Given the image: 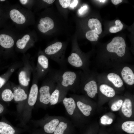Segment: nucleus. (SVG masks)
Returning <instances> with one entry per match:
<instances>
[{
	"label": "nucleus",
	"instance_id": "f3484780",
	"mask_svg": "<svg viewBox=\"0 0 134 134\" xmlns=\"http://www.w3.org/2000/svg\"><path fill=\"white\" fill-rule=\"evenodd\" d=\"M70 55L68 56L67 62L72 66L77 68L82 67L84 65V62L81 57L74 50Z\"/></svg>",
	"mask_w": 134,
	"mask_h": 134
},
{
	"label": "nucleus",
	"instance_id": "aec40b11",
	"mask_svg": "<svg viewBox=\"0 0 134 134\" xmlns=\"http://www.w3.org/2000/svg\"><path fill=\"white\" fill-rule=\"evenodd\" d=\"M9 15L12 20L17 24H23L26 21L25 16L17 9H12L10 11Z\"/></svg>",
	"mask_w": 134,
	"mask_h": 134
},
{
	"label": "nucleus",
	"instance_id": "f03ea898",
	"mask_svg": "<svg viewBox=\"0 0 134 134\" xmlns=\"http://www.w3.org/2000/svg\"><path fill=\"white\" fill-rule=\"evenodd\" d=\"M38 79L35 74H34L32 85L29 92L28 99L20 117V126H26L32 117V110L37 101L38 91L37 84Z\"/></svg>",
	"mask_w": 134,
	"mask_h": 134
},
{
	"label": "nucleus",
	"instance_id": "7c9ffc66",
	"mask_svg": "<svg viewBox=\"0 0 134 134\" xmlns=\"http://www.w3.org/2000/svg\"><path fill=\"white\" fill-rule=\"evenodd\" d=\"M123 103V101L120 99L114 103L112 105L111 108V110L114 111L118 110L121 108Z\"/></svg>",
	"mask_w": 134,
	"mask_h": 134
},
{
	"label": "nucleus",
	"instance_id": "72a5a7b5",
	"mask_svg": "<svg viewBox=\"0 0 134 134\" xmlns=\"http://www.w3.org/2000/svg\"><path fill=\"white\" fill-rule=\"evenodd\" d=\"M4 13L2 7L0 5V27L3 24V22Z\"/></svg>",
	"mask_w": 134,
	"mask_h": 134
},
{
	"label": "nucleus",
	"instance_id": "2eb2a0df",
	"mask_svg": "<svg viewBox=\"0 0 134 134\" xmlns=\"http://www.w3.org/2000/svg\"><path fill=\"white\" fill-rule=\"evenodd\" d=\"M22 131V130L14 127L11 124L0 122V134H20Z\"/></svg>",
	"mask_w": 134,
	"mask_h": 134
},
{
	"label": "nucleus",
	"instance_id": "9d476101",
	"mask_svg": "<svg viewBox=\"0 0 134 134\" xmlns=\"http://www.w3.org/2000/svg\"><path fill=\"white\" fill-rule=\"evenodd\" d=\"M62 102L67 113L71 118L73 123L76 119L78 109L74 99L71 97L68 98L66 97Z\"/></svg>",
	"mask_w": 134,
	"mask_h": 134
},
{
	"label": "nucleus",
	"instance_id": "4468645a",
	"mask_svg": "<svg viewBox=\"0 0 134 134\" xmlns=\"http://www.w3.org/2000/svg\"><path fill=\"white\" fill-rule=\"evenodd\" d=\"M0 89L1 99L6 102H11L13 100V94L10 82L9 81Z\"/></svg>",
	"mask_w": 134,
	"mask_h": 134
},
{
	"label": "nucleus",
	"instance_id": "f704fd0d",
	"mask_svg": "<svg viewBox=\"0 0 134 134\" xmlns=\"http://www.w3.org/2000/svg\"><path fill=\"white\" fill-rule=\"evenodd\" d=\"M31 134H46L41 128L36 129Z\"/></svg>",
	"mask_w": 134,
	"mask_h": 134
},
{
	"label": "nucleus",
	"instance_id": "9b49d317",
	"mask_svg": "<svg viewBox=\"0 0 134 134\" xmlns=\"http://www.w3.org/2000/svg\"><path fill=\"white\" fill-rule=\"evenodd\" d=\"M73 124L64 117L60 121L52 134H73Z\"/></svg>",
	"mask_w": 134,
	"mask_h": 134
},
{
	"label": "nucleus",
	"instance_id": "ea45409f",
	"mask_svg": "<svg viewBox=\"0 0 134 134\" xmlns=\"http://www.w3.org/2000/svg\"><path fill=\"white\" fill-rule=\"evenodd\" d=\"M43 1L48 4H51L53 3L55 0H43Z\"/></svg>",
	"mask_w": 134,
	"mask_h": 134
},
{
	"label": "nucleus",
	"instance_id": "473e14b6",
	"mask_svg": "<svg viewBox=\"0 0 134 134\" xmlns=\"http://www.w3.org/2000/svg\"><path fill=\"white\" fill-rule=\"evenodd\" d=\"M59 2L62 7L64 8L68 7L69 6L71 0H59Z\"/></svg>",
	"mask_w": 134,
	"mask_h": 134
},
{
	"label": "nucleus",
	"instance_id": "393cba45",
	"mask_svg": "<svg viewBox=\"0 0 134 134\" xmlns=\"http://www.w3.org/2000/svg\"><path fill=\"white\" fill-rule=\"evenodd\" d=\"M16 67L15 66L10 67L5 72L0 75V89L9 81V78L14 71Z\"/></svg>",
	"mask_w": 134,
	"mask_h": 134
},
{
	"label": "nucleus",
	"instance_id": "79ce46f5",
	"mask_svg": "<svg viewBox=\"0 0 134 134\" xmlns=\"http://www.w3.org/2000/svg\"><path fill=\"white\" fill-rule=\"evenodd\" d=\"M98 1H100V2H104L105 1H106V0H98Z\"/></svg>",
	"mask_w": 134,
	"mask_h": 134
},
{
	"label": "nucleus",
	"instance_id": "6ab92c4d",
	"mask_svg": "<svg viewBox=\"0 0 134 134\" xmlns=\"http://www.w3.org/2000/svg\"><path fill=\"white\" fill-rule=\"evenodd\" d=\"M97 86L96 82L94 80L89 81L85 84L84 90L86 92L88 96L93 98L98 93Z\"/></svg>",
	"mask_w": 134,
	"mask_h": 134
},
{
	"label": "nucleus",
	"instance_id": "b1692460",
	"mask_svg": "<svg viewBox=\"0 0 134 134\" xmlns=\"http://www.w3.org/2000/svg\"><path fill=\"white\" fill-rule=\"evenodd\" d=\"M107 78L116 87L120 88L123 85V81L120 76L116 73H110L108 74Z\"/></svg>",
	"mask_w": 134,
	"mask_h": 134
},
{
	"label": "nucleus",
	"instance_id": "2f4dec72",
	"mask_svg": "<svg viewBox=\"0 0 134 134\" xmlns=\"http://www.w3.org/2000/svg\"><path fill=\"white\" fill-rule=\"evenodd\" d=\"M101 123L103 125H110L113 122L112 119L106 115H104L100 118Z\"/></svg>",
	"mask_w": 134,
	"mask_h": 134
},
{
	"label": "nucleus",
	"instance_id": "ddd939ff",
	"mask_svg": "<svg viewBox=\"0 0 134 134\" xmlns=\"http://www.w3.org/2000/svg\"><path fill=\"white\" fill-rule=\"evenodd\" d=\"M14 43L13 39L10 36L0 32V55H4L6 50L12 47Z\"/></svg>",
	"mask_w": 134,
	"mask_h": 134
},
{
	"label": "nucleus",
	"instance_id": "0eeeda50",
	"mask_svg": "<svg viewBox=\"0 0 134 134\" xmlns=\"http://www.w3.org/2000/svg\"><path fill=\"white\" fill-rule=\"evenodd\" d=\"M126 47L124 39L121 37L117 36L107 44L106 49L109 52L115 53L119 56L122 57L125 53Z\"/></svg>",
	"mask_w": 134,
	"mask_h": 134
},
{
	"label": "nucleus",
	"instance_id": "5701e85b",
	"mask_svg": "<svg viewBox=\"0 0 134 134\" xmlns=\"http://www.w3.org/2000/svg\"><path fill=\"white\" fill-rule=\"evenodd\" d=\"M121 110L123 113L126 117L130 118L132 113V103L129 99H126L122 106Z\"/></svg>",
	"mask_w": 134,
	"mask_h": 134
},
{
	"label": "nucleus",
	"instance_id": "f8f14e48",
	"mask_svg": "<svg viewBox=\"0 0 134 134\" xmlns=\"http://www.w3.org/2000/svg\"><path fill=\"white\" fill-rule=\"evenodd\" d=\"M68 91L57 84L55 88L51 95L49 106L62 102Z\"/></svg>",
	"mask_w": 134,
	"mask_h": 134
},
{
	"label": "nucleus",
	"instance_id": "39448f33",
	"mask_svg": "<svg viewBox=\"0 0 134 134\" xmlns=\"http://www.w3.org/2000/svg\"><path fill=\"white\" fill-rule=\"evenodd\" d=\"M64 117L47 114L41 119L31 121L35 126L41 128L46 134H52Z\"/></svg>",
	"mask_w": 134,
	"mask_h": 134
},
{
	"label": "nucleus",
	"instance_id": "a19ab883",
	"mask_svg": "<svg viewBox=\"0 0 134 134\" xmlns=\"http://www.w3.org/2000/svg\"><path fill=\"white\" fill-rule=\"evenodd\" d=\"M19 1L22 4H25L27 3L28 0H20Z\"/></svg>",
	"mask_w": 134,
	"mask_h": 134
},
{
	"label": "nucleus",
	"instance_id": "cd10ccee",
	"mask_svg": "<svg viewBox=\"0 0 134 134\" xmlns=\"http://www.w3.org/2000/svg\"><path fill=\"white\" fill-rule=\"evenodd\" d=\"M122 130L126 133L130 134L134 133V121H128L123 123L122 125Z\"/></svg>",
	"mask_w": 134,
	"mask_h": 134
},
{
	"label": "nucleus",
	"instance_id": "f257e3e1",
	"mask_svg": "<svg viewBox=\"0 0 134 134\" xmlns=\"http://www.w3.org/2000/svg\"><path fill=\"white\" fill-rule=\"evenodd\" d=\"M49 74L57 84L69 91H74L77 85L78 76L77 73L73 71L65 69L50 70Z\"/></svg>",
	"mask_w": 134,
	"mask_h": 134
},
{
	"label": "nucleus",
	"instance_id": "423d86ee",
	"mask_svg": "<svg viewBox=\"0 0 134 134\" xmlns=\"http://www.w3.org/2000/svg\"><path fill=\"white\" fill-rule=\"evenodd\" d=\"M10 83L13 94V100L17 104V113L20 117L28 99L29 92L28 89L20 85Z\"/></svg>",
	"mask_w": 134,
	"mask_h": 134
},
{
	"label": "nucleus",
	"instance_id": "20e7f679",
	"mask_svg": "<svg viewBox=\"0 0 134 134\" xmlns=\"http://www.w3.org/2000/svg\"><path fill=\"white\" fill-rule=\"evenodd\" d=\"M65 46L60 42H57L47 46L44 52L46 56L58 63L62 69H65L66 60L64 57Z\"/></svg>",
	"mask_w": 134,
	"mask_h": 134
},
{
	"label": "nucleus",
	"instance_id": "412c9836",
	"mask_svg": "<svg viewBox=\"0 0 134 134\" xmlns=\"http://www.w3.org/2000/svg\"><path fill=\"white\" fill-rule=\"evenodd\" d=\"M73 98L75 101L78 109L84 115L88 116L90 115L92 109L90 105L84 103L81 101Z\"/></svg>",
	"mask_w": 134,
	"mask_h": 134
},
{
	"label": "nucleus",
	"instance_id": "c9c22d12",
	"mask_svg": "<svg viewBox=\"0 0 134 134\" xmlns=\"http://www.w3.org/2000/svg\"><path fill=\"white\" fill-rule=\"evenodd\" d=\"M78 3V0H73L71 4L70 5V7L72 8L76 7Z\"/></svg>",
	"mask_w": 134,
	"mask_h": 134
},
{
	"label": "nucleus",
	"instance_id": "bb28decb",
	"mask_svg": "<svg viewBox=\"0 0 134 134\" xmlns=\"http://www.w3.org/2000/svg\"><path fill=\"white\" fill-rule=\"evenodd\" d=\"M30 38L29 35L27 34L25 35L22 38L18 39L16 42V46L17 48L20 49H24Z\"/></svg>",
	"mask_w": 134,
	"mask_h": 134
},
{
	"label": "nucleus",
	"instance_id": "a211bd4d",
	"mask_svg": "<svg viewBox=\"0 0 134 134\" xmlns=\"http://www.w3.org/2000/svg\"><path fill=\"white\" fill-rule=\"evenodd\" d=\"M121 74L122 78L128 85H131L134 84V74L132 70L128 67H124L122 69Z\"/></svg>",
	"mask_w": 134,
	"mask_h": 134
},
{
	"label": "nucleus",
	"instance_id": "1a4fd4ad",
	"mask_svg": "<svg viewBox=\"0 0 134 134\" xmlns=\"http://www.w3.org/2000/svg\"><path fill=\"white\" fill-rule=\"evenodd\" d=\"M24 67L19 73L18 78L20 85L28 89L30 79V76L33 68L28 62L26 63Z\"/></svg>",
	"mask_w": 134,
	"mask_h": 134
},
{
	"label": "nucleus",
	"instance_id": "4be33fe9",
	"mask_svg": "<svg viewBox=\"0 0 134 134\" xmlns=\"http://www.w3.org/2000/svg\"><path fill=\"white\" fill-rule=\"evenodd\" d=\"M88 25L92 31L98 35L100 34L102 31L101 24L97 19L91 18L88 21Z\"/></svg>",
	"mask_w": 134,
	"mask_h": 134
},
{
	"label": "nucleus",
	"instance_id": "4c0bfd02",
	"mask_svg": "<svg viewBox=\"0 0 134 134\" xmlns=\"http://www.w3.org/2000/svg\"><path fill=\"white\" fill-rule=\"evenodd\" d=\"M111 1L112 3L114 5H116L122 1V0H112Z\"/></svg>",
	"mask_w": 134,
	"mask_h": 134
},
{
	"label": "nucleus",
	"instance_id": "7ed1b4c3",
	"mask_svg": "<svg viewBox=\"0 0 134 134\" xmlns=\"http://www.w3.org/2000/svg\"><path fill=\"white\" fill-rule=\"evenodd\" d=\"M57 85L55 81L49 74L38 89L37 100L35 107L46 109L49 106L51 95Z\"/></svg>",
	"mask_w": 134,
	"mask_h": 134
},
{
	"label": "nucleus",
	"instance_id": "a878e982",
	"mask_svg": "<svg viewBox=\"0 0 134 134\" xmlns=\"http://www.w3.org/2000/svg\"><path fill=\"white\" fill-rule=\"evenodd\" d=\"M101 92L106 96L110 98L113 97L115 93L114 90L111 87L105 84H102L100 87Z\"/></svg>",
	"mask_w": 134,
	"mask_h": 134
},
{
	"label": "nucleus",
	"instance_id": "dca6fc26",
	"mask_svg": "<svg viewBox=\"0 0 134 134\" xmlns=\"http://www.w3.org/2000/svg\"><path fill=\"white\" fill-rule=\"evenodd\" d=\"M39 23L37 25L39 30L42 33H46L52 29L54 27L53 20L49 17H45L41 18L39 21Z\"/></svg>",
	"mask_w": 134,
	"mask_h": 134
},
{
	"label": "nucleus",
	"instance_id": "37998d69",
	"mask_svg": "<svg viewBox=\"0 0 134 134\" xmlns=\"http://www.w3.org/2000/svg\"></svg>",
	"mask_w": 134,
	"mask_h": 134
},
{
	"label": "nucleus",
	"instance_id": "c85d7f7f",
	"mask_svg": "<svg viewBox=\"0 0 134 134\" xmlns=\"http://www.w3.org/2000/svg\"><path fill=\"white\" fill-rule=\"evenodd\" d=\"M115 23V25L111 27L109 29V31L111 33H116L121 31L123 28V25L120 20H116Z\"/></svg>",
	"mask_w": 134,
	"mask_h": 134
},
{
	"label": "nucleus",
	"instance_id": "6e6552de",
	"mask_svg": "<svg viewBox=\"0 0 134 134\" xmlns=\"http://www.w3.org/2000/svg\"><path fill=\"white\" fill-rule=\"evenodd\" d=\"M35 69L38 79L44 77L50 70L48 57L43 54L39 55Z\"/></svg>",
	"mask_w": 134,
	"mask_h": 134
},
{
	"label": "nucleus",
	"instance_id": "e433bc0d",
	"mask_svg": "<svg viewBox=\"0 0 134 134\" xmlns=\"http://www.w3.org/2000/svg\"><path fill=\"white\" fill-rule=\"evenodd\" d=\"M87 8V6L86 5L81 7L79 10V13L80 14H82Z\"/></svg>",
	"mask_w": 134,
	"mask_h": 134
},
{
	"label": "nucleus",
	"instance_id": "58836bf2",
	"mask_svg": "<svg viewBox=\"0 0 134 134\" xmlns=\"http://www.w3.org/2000/svg\"><path fill=\"white\" fill-rule=\"evenodd\" d=\"M5 109L4 106L0 103V114L2 113L4 111Z\"/></svg>",
	"mask_w": 134,
	"mask_h": 134
},
{
	"label": "nucleus",
	"instance_id": "c756f323",
	"mask_svg": "<svg viewBox=\"0 0 134 134\" xmlns=\"http://www.w3.org/2000/svg\"><path fill=\"white\" fill-rule=\"evenodd\" d=\"M85 36L87 39L91 41H97L99 37L98 34L92 30L88 31Z\"/></svg>",
	"mask_w": 134,
	"mask_h": 134
}]
</instances>
